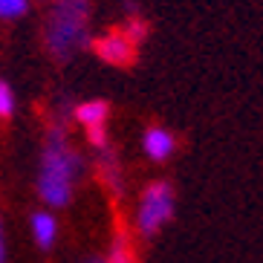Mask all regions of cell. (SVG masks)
<instances>
[{
    "instance_id": "cell-1",
    "label": "cell",
    "mask_w": 263,
    "mask_h": 263,
    "mask_svg": "<svg viewBox=\"0 0 263 263\" xmlns=\"http://www.w3.org/2000/svg\"><path fill=\"white\" fill-rule=\"evenodd\" d=\"M78 174H81V156L67 142L64 122L49 124L44 159H41V177H38V191L44 197V202H49L55 209L67 205L72 200V188H76Z\"/></svg>"
},
{
    "instance_id": "cell-2",
    "label": "cell",
    "mask_w": 263,
    "mask_h": 263,
    "mask_svg": "<svg viewBox=\"0 0 263 263\" xmlns=\"http://www.w3.org/2000/svg\"><path fill=\"white\" fill-rule=\"evenodd\" d=\"M90 44V0H52L44 17V49L49 58L67 64Z\"/></svg>"
},
{
    "instance_id": "cell-3",
    "label": "cell",
    "mask_w": 263,
    "mask_h": 263,
    "mask_svg": "<svg viewBox=\"0 0 263 263\" xmlns=\"http://www.w3.org/2000/svg\"><path fill=\"white\" fill-rule=\"evenodd\" d=\"M171 217H174V188L165 179H156L145 188L139 211H136V226H139L142 237H154Z\"/></svg>"
},
{
    "instance_id": "cell-4",
    "label": "cell",
    "mask_w": 263,
    "mask_h": 263,
    "mask_svg": "<svg viewBox=\"0 0 263 263\" xmlns=\"http://www.w3.org/2000/svg\"><path fill=\"white\" fill-rule=\"evenodd\" d=\"M90 49L99 55L101 61L113 64V67H130V64L136 61V47L124 38L122 29H113V32H107V35H101V38H96L93 44H90Z\"/></svg>"
},
{
    "instance_id": "cell-5",
    "label": "cell",
    "mask_w": 263,
    "mask_h": 263,
    "mask_svg": "<svg viewBox=\"0 0 263 263\" xmlns=\"http://www.w3.org/2000/svg\"><path fill=\"white\" fill-rule=\"evenodd\" d=\"M142 151L147 154V159H154V162H165L174 156L177 151V139H174V133L165 130V127H147L145 136H142Z\"/></svg>"
},
{
    "instance_id": "cell-6",
    "label": "cell",
    "mask_w": 263,
    "mask_h": 263,
    "mask_svg": "<svg viewBox=\"0 0 263 263\" xmlns=\"http://www.w3.org/2000/svg\"><path fill=\"white\" fill-rule=\"evenodd\" d=\"M99 177L104 182L110 194H122V165H119V156L110 151V147H101L99 156Z\"/></svg>"
},
{
    "instance_id": "cell-7",
    "label": "cell",
    "mask_w": 263,
    "mask_h": 263,
    "mask_svg": "<svg viewBox=\"0 0 263 263\" xmlns=\"http://www.w3.org/2000/svg\"><path fill=\"white\" fill-rule=\"evenodd\" d=\"M107 116H110L107 101H84V104L76 107V119L84 124L87 130H93V127H107Z\"/></svg>"
},
{
    "instance_id": "cell-8",
    "label": "cell",
    "mask_w": 263,
    "mask_h": 263,
    "mask_svg": "<svg viewBox=\"0 0 263 263\" xmlns=\"http://www.w3.org/2000/svg\"><path fill=\"white\" fill-rule=\"evenodd\" d=\"M32 232H35V240H38V246L49 249L55 243V217L47 214V211H41V214L32 217Z\"/></svg>"
},
{
    "instance_id": "cell-9",
    "label": "cell",
    "mask_w": 263,
    "mask_h": 263,
    "mask_svg": "<svg viewBox=\"0 0 263 263\" xmlns=\"http://www.w3.org/2000/svg\"><path fill=\"white\" fill-rule=\"evenodd\" d=\"M122 32H124V38L130 41L133 47H142V41L147 38V32L151 29H147V21H142L139 15H130L127 17V24L122 26Z\"/></svg>"
},
{
    "instance_id": "cell-10",
    "label": "cell",
    "mask_w": 263,
    "mask_h": 263,
    "mask_svg": "<svg viewBox=\"0 0 263 263\" xmlns=\"http://www.w3.org/2000/svg\"><path fill=\"white\" fill-rule=\"evenodd\" d=\"M110 263H136V255H133V246L127 240V234H116L113 252H110Z\"/></svg>"
},
{
    "instance_id": "cell-11",
    "label": "cell",
    "mask_w": 263,
    "mask_h": 263,
    "mask_svg": "<svg viewBox=\"0 0 263 263\" xmlns=\"http://www.w3.org/2000/svg\"><path fill=\"white\" fill-rule=\"evenodd\" d=\"M26 9H29V0H0V17H3V21L21 17Z\"/></svg>"
},
{
    "instance_id": "cell-12",
    "label": "cell",
    "mask_w": 263,
    "mask_h": 263,
    "mask_svg": "<svg viewBox=\"0 0 263 263\" xmlns=\"http://www.w3.org/2000/svg\"><path fill=\"white\" fill-rule=\"evenodd\" d=\"M15 113V96H12V87L0 78V119H9Z\"/></svg>"
},
{
    "instance_id": "cell-13",
    "label": "cell",
    "mask_w": 263,
    "mask_h": 263,
    "mask_svg": "<svg viewBox=\"0 0 263 263\" xmlns=\"http://www.w3.org/2000/svg\"><path fill=\"white\" fill-rule=\"evenodd\" d=\"M0 263H6V246H3V229H0Z\"/></svg>"
},
{
    "instance_id": "cell-14",
    "label": "cell",
    "mask_w": 263,
    "mask_h": 263,
    "mask_svg": "<svg viewBox=\"0 0 263 263\" xmlns=\"http://www.w3.org/2000/svg\"><path fill=\"white\" fill-rule=\"evenodd\" d=\"M90 263H110V260H101V257H93Z\"/></svg>"
}]
</instances>
